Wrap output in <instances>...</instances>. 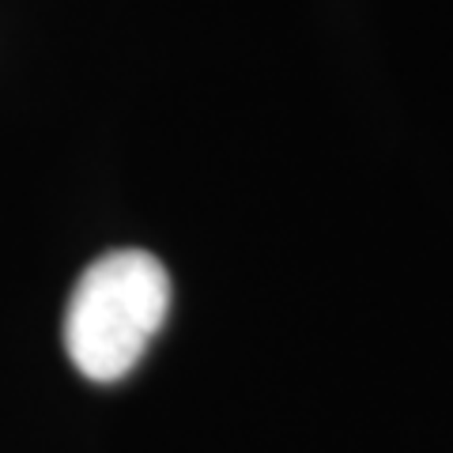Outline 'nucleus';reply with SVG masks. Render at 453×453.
Wrapping results in <instances>:
<instances>
[{"instance_id":"obj_1","label":"nucleus","mask_w":453,"mask_h":453,"mask_svg":"<svg viewBox=\"0 0 453 453\" xmlns=\"http://www.w3.org/2000/svg\"><path fill=\"white\" fill-rule=\"evenodd\" d=\"M170 310V276L144 250H113L88 265L65 306V351L76 371L110 386L136 371Z\"/></svg>"}]
</instances>
